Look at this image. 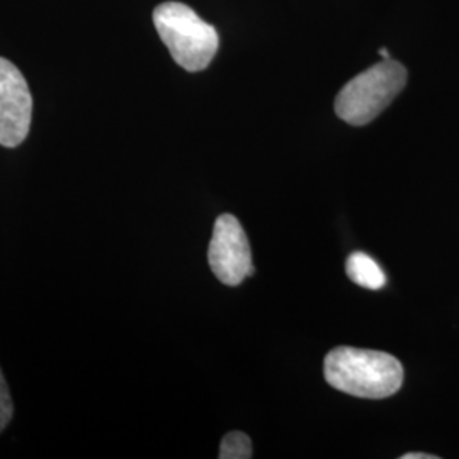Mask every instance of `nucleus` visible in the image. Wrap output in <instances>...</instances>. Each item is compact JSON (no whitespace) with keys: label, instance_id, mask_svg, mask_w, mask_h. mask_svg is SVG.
<instances>
[{"label":"nucleus","instance_id":"obj_1","mask_svg":"<svg viewBox=\"0 0 459 459\" xmlns=\"http://www.w3.org/2000/svg\"><path fill=\"white\" fill-rule=\"evenodd\" d=\"M324 375L332 388L369 400L388 398L403 383V368L392 354L345 345L325 356Z\"/></svg>","mask_w":459,"mask_h":459},{"label":"nucleus","instance_id":"obj_2","mask_svg":"<svg viewBox=\"0 0 459 459\" xmlns=\"http://www.w3.org/2000/svg\"><path fill=\"white\" fill-rule=\"evenodd\" d=\"M155 30L174 62L187 72H201L220 48V36L212 24L181 2H164L153 11Z\"/></svg>","mask_w":459,"mask_h":459},{"label":"nucleus","instance_id":"obj_3","mask_svg":"<svg viewBox=\"0 0 459 459\" xmlns=\"http://www.w3.org/2000/svg\"><path fill=\"white\" fill-rule=\"evenodd\" d=\"M407 68L394 60H383L345 83L335 99V113L352 126H364L381 115L403 91Z\"/></svg>","mask_w":459,"mask_h":459},{"label":"nucleus","instance_id":"obj_4","mask_svg":"<svg viewBox=\"0 0 459 459\" xmlns=\"http://www.w3.org/2000/svg\"><path fill=\"white\" fill-rule=\"evenodd\" d=\"M208 261L214 276L227 286H238L255 273L246 230L233 214L216 218Z\"/></svg>","mask_w":459,"mask_h":459},{"label":"nucleus","instance_id":"obj_5","mask_svg":"<svg viewBox=\"0 0 459 459\" xmlns=\"http://www.w3.org/2000/svg\"><path fill=\"white\" fill-rule=\"evenodd\" d=\"M33 98L30 85L14 64L0 58V145H21L31 126Z\"/></svg>","mask_w":459,"mask_h":459},{"label":"nucleus","instance_id":"obj_6","mask_svg":"<svg viewBox=\"0 0 459 459\" xmlns=\"http://www.w3.org/2000/svg\"><path fill=\"white\" fill-rule=\"evenodd\" d=\"M345 273L352 282L366 290H381L386 284V276L373 257L364 252H354L345 263Z\"/></svg>","mask_w":459,"mask_h":459},{"label":"nucleus","instance_id":"obj_7","mask_svg":"<svg viewBox=\"0 0 459 459\" xmlns=\"http://www.w3.org/2000/svg\"><path fill=\"white\" fill-rule=\"evenodd\" d=\"M221 459H250L252 458V443L244 432H230L220 446Z\"/></svg>","mask_w":459,"mask_h":459},{"label":"nucleus","instance_id":"obj_8","mask_svg":"<svg viewBox=\"0 0 459 459\" xmlns=\"http://www.w3.org/2000/svg\"><path fill=\"white\" fill-rule=\"evenodd\" d=\"M13 413H14V405H13V398L9 394V388H7V381L2 375V369H0V432L9 426L11 419H13Z\"/></svg>","mask_w":459,"mask_h":459},{"label":"nucleus","instance_id":"obj_9","mask_svg":"<svg viewBox=\"0 0 459 459\" xmlns=\"http://www.w3.org/2000/svg\"><path fill=\"white\" fill-rule=\"evenodd\" d=\"M402 459H437L434 455H426V453H407Z\"/></svg>","mask_w":459,"mask_h":459},{"label":"nucleus","instance_id":"obj_10","mask_svg":"<svg viewBox=\"0 0 459 459\" xmlns=\"http://www.w3.org/2000/svg\"><path fill=\"white\" fill-rule=\"evenodd\" d=\"M379 55L383 56V60H390V55H388V49L379 48Z\"/></svg>","mask_w":459,"mask_h":459}]
</instances>
